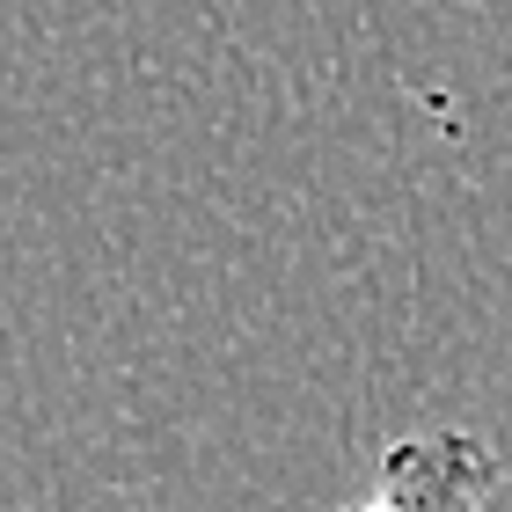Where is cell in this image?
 Returning a JSON list of instances; mask_svg holds the SVG:
<instances>
[{"label": "cell", "mask_w": 512, "mask_h": 512, "mask_svg": "<svg viewBox=\"0 0 512 512\" xmlns=\"http://www.w3.org/2000/svg\"><path fill=\"white\" fill-rule=\"evenodd\" d=\"M491 491H498L491 439L469 425H439L388 439L374 483L337 512H491Z\"/></svg>", "instance_id": "cell-1"}]
</instances>
